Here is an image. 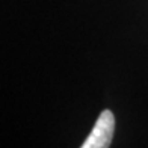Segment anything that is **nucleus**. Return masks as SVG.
<instances>
[{
	"label": "nucleus",
	"mask_w": 148,
	"mask_h": 148,
	"mask_svg": "<svg viewBox=\"0 0 148 148\" xmlns=\"http://www.w3.org/2000/svg\"><path fill=\"white\" fill-rule=\"evenodd\" d=\"M113 132H115V116L110 110H103L89 136L82 144V148H107L112 142Z\"/></svg>",
	"instance_id": "f257e3e1"
}]
</instances>
